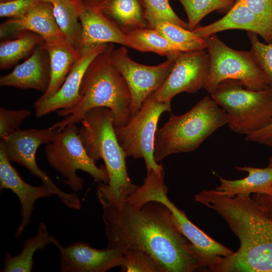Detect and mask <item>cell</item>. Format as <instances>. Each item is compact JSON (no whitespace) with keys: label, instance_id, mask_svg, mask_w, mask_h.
<instances>
[{"label":"cell","instance_id":"cell-32","mask_svg":"<svg viewBox=\"0 0 272 272\" xmlns=\"http://www.w3.org/2000/svg\"><path fill=\"white\" fill-rule=\"evenodd\" d=\"M247 34L251 44L250 51L272 88V42H261L257 35L250 31H247Z\"/></svg>","mask_w":272,"mask_h":272},{"label":"cell","instance_id":"cell-25","mask_svg":"<svg viewBox=\"0 0 272 272\" xmlns=\"http://www.w3.org/2000/svg\"><path fill=\"white\" fill-rule=\"evenodd\" d=\"M44 42L42 37L25 30L17 38L5 40L0 44V68L8 69L19 61L31 55L36 47Z\"/></svg>","mask_w":272,"mask_h":272},{"label":"cell","instance_id":"cell-7","mask_svg":"<svg viewBox=\"0 0 272 272\" xmlns=\"http://www.w3.org/2000/svg\"><path fill=\"white\" fill-rule=\"evenodd\" d=\"M164 177L155 172L148 173L143 184L133 193V202L141 206L148 201H156L166 206L172 213L178 230L192 244L205 267L212 271L222 257L228 256L234 251L204 233L188 219L184 211L177 208L167 196L168 188Z\"/></svg>","mask_w":272,"mask_h":272},{"label":"cell","instance_id":"cell-13","mask_svg":"<svg viewBox=\"0 0 272 272\" xmlns=\"http://www.w3.org/2000/svg\"><path fill=\"white\" fill-rule=\"evenodd\" d=\"M210 70V58L207 50L180 51L173 68L164 83L154 92L158 101H171L181 92L196 93L204 88Z\"/></svg>","mask_w":272,"mask_h":272},{"label":"cell","instance_id":"cell-29","mask_svg":"<svg viewBox=\"0 0 272 272\" xmlns=\"http://www.w3.org/2000/svg\"><path fill=\"white\" fill-rule=\"evenodd\" d=\"M183 6L188 18V29L192 31L202 19L211 12L228 13L237 0H177Z\"/></svg>","mask_w":272,"mask_h":272},{"label":"cell","instance_id":"cell-9","mask_svg":"<svg viewBox=\"0 0 272 272\" xmlns=\"http://www.w3.org/2000/svg\"><path fill=\"white\" fill-rule=\"evenodd\" d=\"M210 58V70L204 89L212 94L223 81H239L249 90L261 91L269 86L265 77L249 51L237 50L215 34L205 38Z\"/></svg>","mask_w":272,"mask_h":272},{"label":"cell","instance_id":"cell-40","mask_svg":"<svg viewBox=\"0 0 272 272\" xmlns=\"http://www.w3.org/2000/svg\"><path fill=\"white\" fill-rule=\"evenodd\" d=\"M11 0H0V2H8Z\"/></svg>","mask_w":272,"mask_h":272},{"label":"cell","instance_id":"cell-14","mask_svg":"<svg viewBox=\"0 0 272 272\" xmlns=\"http://www.w3.org/2000/svg\"><path fill=\"white\" fill-rule=\"evenodd\" d=\"M82 27L79 50L83 52L97 45L116 43L130 47L126 34L102 12V0H72Z\"/></svg>","mask_w":272,"mask_h":272},{"label":"cell","instance_id":"cell-8","mask_svg":"<svg viewBox=\"0 0 272 272\" xmlns=\"http://www.w3.org/2000/svg\"><path fill=\"white\" fill-rule=\"evenodd\" d=\"M171 111V101H158L152 93L127 124L114 127L116 138L126 158H143L147 172L154 170L158 174H164L162 164H158L154 159V138L161 115Z\"/></svg>","mask_w":272,"mask_h":272},{"label":"cell","instance_id":"cell-33","mask_svg":"<svg viewBox=\"0 0 272 272\" xmlns=\"http://www.w3.org/2000/svg\"><path fill=\"white\" fill-rule=\"evenodd\" d=\"M26 109L9 110L0 108V139L3 140L19 129L22 122L30 114Z\"/></svg>","mask_w":272,"mask_h":272},{"label":"cell","instance_id":"cell-26","mask_svg":"<svg viewBox=\"0 0 272 272\" xmlns=\"http://www.w3.org/2000/svg\"><path fill=\"white\" fill-rule=\"evenodd\" d=\"M50 3L56 23L67 40L79 50L82 27L72 0H42Z\"/></svg>","mask_w":272,"mask_h":272},{"label":"cell","instance_id":"cell-23","mask_svg":"<svg viewBox=\"0 0 272 272\" xmlns=\"http://www.w3.org/2000/svg\"><path fill=\"white\" fill-rule=\"evenodd\" d=\"M57 241L56 238L48 233L45 223L41 222L37 234L25 240L20 254L12 256L8 252L6 253L4 266L1 271H32L34 265L33 258L35 252L38 249L42 250L48 244H55Z\"/></svg>","mask_w":272,"mask_h":272},{"label":"cell","instance_id":"cell-21","mask_svg":"<svg viewBox=\"0 0 272 272\" xmlns=\"http://www.w3.org/2000/svg\"><path fill=\"white\" fill-rule=\"evenodd\" d=\"M235 168L239 171L247 172L248 176L233 180L219 176L220 184L216 189L217 190L229 197L251 193L272 194V167L259 168L237 166Z\"/></svg>","mask_w":272,"mask_h":272},{"label":"cell","instance_id":"cell-39","mask_svg":"<svg viewBox=\"0 0 272 272\" xmlns=\"http://www.w3.org/2000/svg\"><path fill=\"white\" fill-rule=\"evenodd\" d=\"M268 166L272 167V157H270L269 159V163Z\"/></svg>","mask_w":272,"mask_h":272},{"label":"cell","instance_id":"cell-38","mask_svg":"<svg viewBox=\"0 0 272 272\" xmlns=\"http://www.w3.org/2000/svg\"><path fill=\"white\" fill-rule=\"evenodd\" d=\"M252 197L253 199L266 209L272 217V194L268 195L254 193Z\"/></svg>","mask_w":272,"mask_h":272},{"label":"cell","instance_id":"cell-35","mask_svg":"<svg viewBox=\"0 0 272 272\" xmlns=\"http://www.w3.org/2000/svg\"><path fill=\"white\" fill-rule=\"evenodd\" d=\"M272 31V0H243Z\"/></svg>","mask_w":272,"mask_h":272},{"label":"cell","instance_id":"cell-10","mask_svg":"<svg viewBox=\"0 0 272 272\" xmlns=\"http://www.w3.org/2000/svg\"><path fill=\"white\" fill-rule=\"evenodd\" d=\"M79 130L76 124L66 126L58 130L45 148L49 165L65 178V183L76 192L83 187V179L77 174L78 170L88 173L96 182H109L105 166L98 167L87 154L79 137Z\"/></svg>","mask_w":272,"mask_h":272},{"label":"cell","instance_id":"cell-17","mask_svg":"<svg viewBox=\"0 0 272 272\" xmlns=\"http://www.w3.org/2000/svg\"><path fill=\"white\" fill-rule=\"evenodd\" d=\"M8 160L3 146L0 144V188L12 190L21 203V222L15 236L19 237L30 222L36 201L52 195L49 189L42 183L33 186L25 182Z\"/></svg>","mask_w":272,"mask_h":272},{"label":"cell","instance_id":"cell-31","mask_svg":"<svg viewBox=\"0 0 272 272\" xmlns=\"http://www.w3.org/2000/svg\"><path fill=\"white\" fill-rule=\"evenodd\" d=\"M122 272H162L155 259L146 252L137 248L124 251Z\"/></svg>","mask_w":272,"mask_h":272},{"label":"cell","instance_id":"cell-34","mask_svg":"<svg viewBox=\"0 0 272 272\" xmlns=\"http://www.w3.org/2000/svg\"><path fill=\"white\" fill-rule=\"evenodd\" d=\"M41 0H11L0 2V17L19 19Z\"/></svg>","mask_w":272,"mask_h":272},{"label":"cell","instance_id":"cell-5","mask_svg":"<svg viewBox=\"0 0 272 272\" xmlns=\"http://www.w3.org/2000/svg\"><path fill=\"white\" fill-rule=\"evenodd\" d=\"M228 120L227 113L209 96L204 97L183 114H172L156 131L155 161L158 163L171 154L194 151Z\"/></svg>","mask_w":272,"mask_h":272},{"label":"cell","instance_id":"cell-16","mask_svg":"<svg viewBox=\"0 0 272 272\" xmlns=\"http://www.w3.org/2000/svg\"><path fill=\"white\" fill-rule=\"evenodd\" d=\"M107 43L97 45L83 52L75 62L59 89L50 98L34 103L35 114L40 117L58 110L70 108L79 102L80 89L84 74L92 60Z\"/></svg>","mask_w":272,"mask_h":272},{"label":"cell","instance_id":"cell-12","mask_svg":"<svg viewBox=\"0 0 272 272\" xmlns=\"http://www.w3.org/2000/svg\"><path fill=\"white\" fill-rule=\"evenodd\" d=\"M179 52L167 56V59L160 64L147 65L131 59L124 46L112 50L111 59L128 85L133 115L141 108L148 96L167 79Z\"/></svg>","mask_w":272,"mask_h":272},{"label":"cell","instance_id":"cell-27","mask_svg":"<svg viewBox=\"0 0 272 272\" xmlns=\"http://www.w3.org/2000/svg\"><path fill=\"white\" fill-rule=\"evenodd\" d=\"M130 48L142 52H152L167 57L180 51L155 29L141 28L127 34Z\"/></svg>","mask_w":272,"mask_h":272},{"label":"cell","instance_id":"cell-15","mask_svg":"<svg viewBox=\"0 0 272 272\" xmlns=\"http://www.w3.org/2000/svg\"><path fill=\"white\" fill-rule=\"evenodd\" d=\"M55 245L60 255L61 272H104L121 267L124 262V251L118 248L98 249L81 242L65 247L58 241Z\"/></svg>","mask_w":272,"mask_h":272},{"label":"cell","instance_id":"cell-19","mask_svg":"<svg viewBox=\"0 0 272 272\" xmlns=\"http://www.w3.org/2000/svg\"><path fill=\"white\" fill-rule=\"evenodd\" d=\"M242 29L261 36L266 43L272 42V31L246 5L237 0L232 9L219 20L192 30L197 36L205 38L219 32L230 29Z\"/></svg>","mask_w":272,"mask_h":272},{"label":"cell","instance_id":"cell-30","mask_svg":"<svg viewBox=\"0 0 272 272\" xmlns=\"http://www.w3.org/2000/svg\"><path fill=\"white\" fill-rule=\"evenodd\" d=\"M142 2L148 28L155 29L159 23L168 22L188 29L187 23L175 14L168 0H142Z\"/></svg>","mask_w":272,"mask_h":272},{"label":"cell","instance_id":"cell-22","mask_svg":"<svg viewBox=\"0 0 272 272\" xmlns=\"http://www.w3.org/2000/svg\"><path fill=\"white\" fill-rule=\"evenodd\" d=\"M103 14L125 34L148 28L142 0H102Z\"/></svg>","mask_w":272,"mask_h":272},{"label":"cell","instance_id":"cell-2","mask_svg":"<svg viewBox=\"0 0 272 272\" xmlns=\"http://www.w3.org/2000/svg\"><path fill=\"white\" fill-rule=\"evenodd\" d=\"M194 199L217 212L239 240L236 252L222 257L216 272H272V217L250 195L225 196L203 190Z\"/></svg>","mask_w":272,"mask_h":272},{"label":"cell","instance_id":"cell-3","mask_svg":"<svg viewBox=\"0 0 272 272\" xmlns=\"http://www.w3.org/2000/svg\"><path fill=\"white\" fill-rule=\"evenodd\" d=\"M113 49L112 43H107L90 62L81 84L79 102L73 107L57 110V114L64 118L52 128L59 130L81 122L88 111L100 107L111 110L113 127L125 125L133 116L129 88L111 59Z\"/></svg>","mask_w":272,"mask_h":272},{"label":"cell","instance_id":"cell-28","mask_svg":"<svg viewBox=\"0 0 272 272\" xmlns=\"http://www.w3.org/2000/svg\"><path fill=\"white\" fill-rule=\"evenodd\" d=\"M155 29L164 36L180 51L191 52L207 48L205 38L195 35L189 30L174 24L163 22L159 23Z\"/></svg>","mask_w":272,"mask_h":272},{"label":"cell","instance_id":"cell-36","mask_svg":"<svg viewBox=\"0 0 272 272\" xmlns=\"http://www.w3.org/2000/svg\"><path fill=\"white\" fill-rule=\"evenodd\" d=\"M245 140L272 147V120L263 128L246 134Z\"/></svg>","mask_w":272,"mask_h":272},{"label":"cell","instance_id":"cell-18","mask_svg":"<svg viewBox=\"0 0 272 272\" xmlns=\"http://www.w3.org/2000/svg\"><path fill=\"white\" fill-rule=\"evenodd\" d=\"M49 57L44 42L38 45L29 57L10 73L0 78L1 86L33 89L44 93L49 85Z\"/></svg>","mask_w":272,"mask_h":272},{"label":"cell","instance_id":"cell-4","mask_svg":"<svg viewBox=\"0 0 272 272\" xmlns=\"http://www.w3.org/2000/svg\"><path fill=\"white\" fill-rule=\"evenodd\" d=\"M78 135L88 155L96 163L102 159L107 171L108 191L126 199L139 188L128 175L124 153L119 144L113 125L111 110L100 107L88 111L81 121Z\"/></svg>","mask_w":272,"mask_h":272},{"label":"cell","instance_id":"cell-6","mask_svg":"<svg viewBox=\"0 0 272 272\" xmlns=\"http://www.w3.org/2000/svg\"><path fill=\"white\" fill-rule=\"evenodd\" d=\"M238 80L221 82L211 97L227 113L234 132L247 134L267 126L272 120V88L261 91L244 88Z\"/></svg>","mask_w":272,"mask_h":272},{"label":"cell","instance_id":"cell-24","mask_svg":"<svg viewBox=\"0 0 272 272\" xmlns=\"http://www.w3.org/2000/svg\"><path fill=\"white\" fill-rule=\"evenodd\" d=\"M12 19L25 30L40 35L44 41L64 35L56 23L52 5L48 2L41 0L23 17Z\"/></svg>","mask_w":272,"mask_h":272},{"label":"cell","instance_id":"cell-1","mask_svg":"<svg viewBox=\"0 0 272 272\" xmlns=\"http://www.w3.org/2000/svg\"><path fill=\"white\" fill-rule=\"evenodd\" d=\"M96 194L102 207L107 248L141 249L155 259L162 272H192L206 267L164 204L151 201L132 206L111 194L103 182Z\"/></svg>","mask_w":272,"mask_h":272},{"label":"cell","instance_id":"cell-11","mask_svg":"<svg viewBox=\"0 0 272 272\" xmlns=\"http://www.w3.org/2000/svg\"><path fill=\"white\" fill-rule=\"evenodd\" d=\"M58 130L51 127L42 129H18L12 134L1 140L11 162L25 167L30 173L39 177L52 194L58 196L67 207L80 210L81 203L79 196L74 193H67L58 188L44 170L37 165L36 153L40 146L47 144L55 138Z\"/></svg>","mask_w":272,"mask_h":272},{"label":"cell","instance_id":"cell-20","mask_svg":"<svg viewBox=\"0 0 272 272\" xmlns=\"http://www.w3.org/2000/svg\"><path fill=\"white\" fill-rule=\"evenodd\" d=\"M44 45L49 57L50 79L48 89L38 101L49 99L59 89L73 65L82 55L64 35L44 41Z\"/></svg>","mask_w":272,"mask_h":272},{"label":"cell","instance_id":"cell-37","mask_svg":"<svg viewBox=\"0 0 272 272\" xmlns=\"http://www.w3.org/2000/svg\"><path fill=\"white\" fill-rule=\"evenodd\" d=\"M24 31L21 26L11 19L1 24L0 38L4 39L12 36L17 37Z\"/></svg>","mask_w":272,"mask_h":272}]
</instances>
